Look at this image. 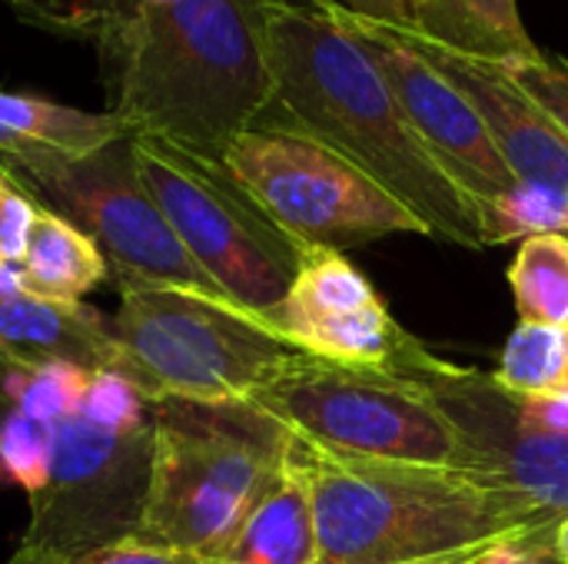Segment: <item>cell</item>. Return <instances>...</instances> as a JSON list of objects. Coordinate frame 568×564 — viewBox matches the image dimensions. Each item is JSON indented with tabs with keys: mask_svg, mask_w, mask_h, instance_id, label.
Returning <instances> with one entry per match:
<instances>
[{
	"mask_svg": "<svg viewBox=\"0 0 568 564\" xmlns=\"http://www.w3.org/2000/svg\"><path fill=\"white\" fill-rule=\"evenodd\" d=\"M106 3H130V0H106Z\"/></svg>",
	"mask_w": 568,
	"mask_h": 564,
	"instance_id": "32",
	"label": "cell"
},
{
	"mask_svg": "<svg viewBox=\"0 0 568 564\" xmlns=\"http://www.w3.org/2000/svg\"><path fill=\"white\" fill-rule=\"evenodd\" d=\"M486 564H556L549 555V539L532 542V545H516V548H499Z\"/></svg>",
	"mask_w": 568,
	"mask_h": 564,
	"instance_id": "29",
	"label": "cell"
},
{
	"mask_svg": "<svg viewBox=\"0 0 568 564\" xmlns=\"http://www.w3.org/2000/svg\"><path fill=\"white\" fill-rule=\"evenodd\" d=\"M7 564H206L196 555L186 552H170V548H150V545H136V542H123L113 548H100L90 555H77V558H33L23 552H13Z\"/></svg>",
	"mask_w": 568,
	"mask_h": 564,
	"instance_id": "27",
	"label": "cell"
},
{
	"mask_svg": "<svg viewBox=\"0 0 568 564\" xmlns=\"http://www.w3.org/2000/svg\"><path fill=\"white\" fill-rule=\"evenodd\" d=\"M150 396L123 372H93L80 412L106 429H133L150 422Z\"/></svg>",
	"mask_w": 568,
	"mask_h": 564,
	"instance_id": "23",
	"label": "cell"
},
{
	"mask_svg": "<svg viewBox=\"0 0 568 564\" xmlns=\"http://www.w3.org/2000/svg\"><path fill=\"white\" fill-rule=\"evenodd\" d=\"M549 555L556 564H568V515H562V522L556 525V532L549 539Z\"/></svg>",
	"mask_w": 568,
	"mask_h": 564,
	"instance_id": "30",
	"label": "cell"
},
{
	"mask_svg": "<svg viewBox=\"0 0 568 564\" xmlns=\"http://www.w3.org/2000/svg\"><path fill=\"white\" fill-rule=\"evenodd\" d=\"M110 332L150 402L160 396L250 402L303 356L260 319L166 286H120Z\"/></svg>",
	"mask_w": 568,
	"mask_h": 564,
	"instance_id": "7",
	"label": "cell"
},
{
	"mask_svg": "<svg viewBox=\"0 0 568 564\" xmlns=\"http://www.w3.org/2000/svg\"><path fill=\"white\" fill-rule=\"evenodd\" d=\"M133 133L116 113L77 110L37 93H17L0 86V156L27 150L53 153H93L120 136Z\"/></svg>",
	"mask_w": 568,
	"mask_h": 564,
	"instance_id": "17",
	"label": "cell"
},
{
	"mask_svg": "<svg viewBox=\"0 0 568 564\" xmlns=\"http://www.w3.org/2000/svg\"><path fill=\"white\" fill-rule=\"evenodd\" d=\"M206 564H320L313 489L300 459L296 435L280 475L250 509L223 552Z\"/></svg>",
	"mask_w": 568,
	"mask_h": 564,
	"instance_id": "16",
	"label": "cell"
},
{
	"mask_svg": "<svg viewBox=\"0 0 568 564\" xmlns=\"http://www.w3.org/2000/svg\"><path fill=\"white\" fill-rule=\"evenodd\" d=\"M0 352L63 359L87 372H123L130 362L110 332V316L87 302H57L37 293L0 296Z\"/></svg>",
	"mask_w": 568,
	"mask_h": 564,
	"instance_id": "15",
	"label": "cell"
},
{
	"mask_svg": "<svg viewBox=\"0 0 568 564\" xmlns=\"http://www.w3.org/2000/svg\"><path fill=\"white\" fill-rule=\"evenodd\" d=\"M320 3L383 73L416 136L453 176V183L479 206L486 226L493 213L519 189L523 180L509 170V163L496 150L473 103L409 43H403L386 23L346 13L333 0H320Z\"/></svg>",
	"mask_w": 568,
	"mask_h": 564,
	"instance_id": "12",
	"label": "cell"
},
{
	"mask_svg": "<svg viewBox=\"0 0 568 564\" xmlns=\"http://www.w3.org/2000/svg\"><path fill=\"white\" fill-rule=\"evenodd\" d=\"M386 372L416 386L449 419L463 472L519 492L559 519L568 515V432L523 425L493 372L439 359L416 336Z\"/></svg>",
	"mask_w": 568,
	"mask_h": 564,
	"instance_id": "11",
	"label": "cell"
},
{
	"mask_svg": "<svg viewBox=\"0 0 568 564\" xmlns=\"http://www.w3.org/2000/svg\"><path fill=\"white\" fill-rule=\"evenodd\" d=\"M300 442L320 564H486L552 539L559 515L463 469L336 459Z\"/></svg>",
	"mask_w": 568,
	"mask_h": 564,
	"instance_id": "3",
	"label": "cell"
},
{
	"mask_svg": "<svg viewBox=\"0 0 568 564\" xmlns=\"http://www.w3.org/2000/svg\"><path fill=\"white\" fill-rule=\"evenodd\" d=\"M503 66L568 133V57L539 50V57H532V60H513Z\"/></svg>",
	"mask_w": 568,
	"mask_h": 564,
	"instance_id": "25",
	"label": "cell"
},
{
	"mask_svg": "<svg viewBox=\"0 0 568 564\" xmlns=\"http://www.w3.org/2000/svg\"><path fill=\"white\" fill-rule=\"evenodd\" d=\"M493 379L523 399H568V322H519L499 352Z\"/></svg>",
	"mask_w": 568,
	"mask_h": 564,
	"instance_id": "20",
	"label": "cell"
},
{
	"mask_svg": "<svg viewBox=\"0 0 568 564\" xmlns=\"http://www.w3.org/2000/svg\"><path fill=\"white\" fill-rule=\"evenodd\" d=\"M346 13L389 23V27H423L433 0H333Z\"/></svg>",
	"mask_w": 568,
	"mask_h": 564,
	"instance_id": "28",
	"label": "cell"
},
{
	"mask_svg": "<svg viewBox=\"0 0 568 564\" xmlns=\"http://www.w3.org/2000/svg\"><path fill=\"white\" fill-rule=\"evenodd\" d=\"M133 153L150 196L190 259L240 312L273 326L303 246L253 203L223 160L150 133H133Z\"/></svg>",
	"mask_w": 568,
	"mask_h": 564,
	"instance_id": "5",
	"label": "cell"
},
{
	"mask_svg": "<svg viewBox=\"0 0 568 564\" xmlns=\"http://www.w3.org/2000/svg\"><path fill=\"white\" fill-rule=\"evenodd\" d=\"M20 269L37 296L57 302H83V296H90L97 286L113 283L110 263L97 243L50 209L37 213Z\"/></svg>",
	"mask_w": 568,
	"mask_h": 564,
	"instance_id": "18",
	"label": "cell"
},
{
	"mask_svg": "<svg viewBox=\"0 0 568 564\" xmlns=\"http://www.w3.org/2000/svg\"><path fill=\"white\" fill-rule=\"evenodd\" d=\"M223 166L300 246L349 253L399 233L429 236L376 180L303 133L256 123L223 150Z\"/></svg>",
	"mask_w": 568,
	"mask_h": 564,
	"instance_id": "9",
	"label": "cell"
},
{
	"mask_svg": "<svg viewBox=\"0 0 568 564\" xmlns=\"http://www.w3.org/2000/svg\"><path fill=\"white\" fill-rule=\"evenodd\" d=\"M7 3L27 23H40L47 30L73 33V37H90V40H97L100 27L120 7H126V3H106V0H7Z\"/></svg>",
	"mask_w": 568,
	"mask_h": 564,
	"instance_id": "24",
	"label": "cell"
},
{
	"mask_svg": "<svg viewBox=\"0 0 568 564\" xmlns=\"http://www.w3.org/2000/svg\"><path fill=\"white\" fill-rule=\"evenodd\" d=\"M136 545L213 562L280 475L293 435L250 402L160 396Z\"/></svg>",
	"mask_w": 568,
	"mask_h": 564,
	"instance_id": "4",
	"label": "cell"
},
{
	"mask_svg": "<svg viewBox=\"0 0 568 564\" xmlns=\"http://www.w3.org/2000/svg\"><path fill=\"white\" fill-rule=\"evenodd\" d=\"M136 3H173V0H136Z\"/></svg>",
	"mask_w": 568,
	"mask_h": 564,
	"instance_id": "31",
	"label": "cell"
},
{
	"mask_svg": "<svg viewBox=\"0 0 568 564\" xmlns=\"http://www.w3.org/2000/svg\"><path fill=\"white\" fill-rule=\"evenodd\" d=\"M250 406L336 459L459 469V439L449 419L416 386L389 372L346 369L303 352Z\"/></svg>",
	"mask_w": 568,
	"mask_h": 564,
	"instance_id": "8",
	"label": "cell"
},
{
	"mask_svg": "<svg viewBox=\"0 0 568 564\" xmlns=\"http://www.w3.org/2000/svg\"><path fill=\"white\" fill-rule=\"evenodd\" d=\"M270 329L313 359L376 372H386L413 339L363 269L326 246H303L290 296Z\"/></svg>",
	"mask_w": 568,
	"mask_h": 564,
	"instance_id": "13",
	"label": "cell"
},
{
	"mask_svg": "<svg viewBox=\"0 0 568 564\" xmlns=\"http://www.w3.org/2000/svg\"><path fill=\"white\" fill-rule=\"evenodd\" d=\"M266 60L273 100L256 123L329 146L396 196L429 236L489 249L479 206L426 150L383 73L320 0H280L270 10Z\"/></svg>",
	"mask_w": 568,
	"mask_h": 564,
	"instance_id": "1",
	"label": "cell"
},
{
	"mask_svg": "<svg viewBox=\"0 0 568 564\" xmlns=\"http://www.w3.org/2000/svg\"><path fill=\"white\" fill-rule=\"evenodd\" d=\"M37 213L40 206L7 173H0V263L3 266L23 263Z\"/></svg>",
	"mask_w": 568,
	"mask_h": 564,
	"instance_id": "26",
	"label": "cell"
},
{
	"mask_svg": "<svg viewBox=\"0 0 568 564\" xmlns=\"http://www.w3.org/2000/svg\"><path fill=\"white\" fill-rule=\"evenodd\" d=\"M57 425H47L0 396V485L40 495L50 479Z\"/></svg>",
	"mask_w": 568,
	"mask_h": 564,
	"instance_id": "22",
	"label": "cell"
},
{
	"mask_svg": "<svg viewBox=\"0 0 568 564\" xmlns=\"http://www.w3.org/2000/svg\"><path fill=\"white\" fill-rule=\"evenodd\" d=\"M389 27V23H386ZM403 43H409L429 66H436L479 113L496 150L509 170L529 183L552 189L568 199V133L539 106L503 63L463 53L423 30L389 27Z\"/></svg>",
	"mask_w": 568,
	"mask_h": 564,
	"instance_id": "14",
	"label": "cell"
},
{
	"mask_svg": "<svg viewBox=\"0 0 568 564\" xmlns=\"http://www.w3.org/2000/svg\"><path fill=\"white\" fill-rule=\"evenodd\" d=\"M413 30L496 63L532 60L542 50L529 37L516 0H433L423 27Z\"/></svg>",
	"mask_w": 568,
	"mask_h": 564,
	"instance_id": "19",
	"label": "cell"
},
{
	"mask_svg": "<svg viewBox=\"0 0 568 564\" xmlns=\"http://www.w3.org/2000/svg\"><path fill=\"white\" fill-rule=\"evenodd\" d=\"M280 0L126 3L97 33L116 113L150 133L223 160L273 100L266 23Z\"/></svg>",
	"mask_w": 568,
	"mask_h": 564,
	"instance_id": "2",
	"label": "cell"
},
{
	"mask_svg": "<svg viewBox=\"0 0 568 564\" xmlns=\"http://www.w3.org/2000/svg\"><path fill=\"white\" fill-rule=\"evenodd\" d=\"M0 173H7L40 209L63 216L90 236L106 256L116 289L166 286L233 306L190 259L150 196L136 166L133 133L93 153L27 150L0 156Z\"/></svg>",
	"mask_w": 568,
	"mask_h": 564,
	"instance_id": "6",
	"label": "cell"
},
{
	"mask_svg": "<svg viewBox=\"0 0 568 564\" xmlns=\"http://www.w3.org/2000/svg\"><path fill=\"white\" fill-rule=\"evenodd\" d=\"M509 289L519 322H568V233H536L519 239L509 266Z\"/></svg>",
	"mask_w": 568,
	"mask_h": 564,
	"instance_id": "21",
	"label": "cell"
},
{
	"mask_svg": "<svg viewBox=\"0 0 568 564\" xmlns=\"http://www.w3.org/2000/svg\"><path fill=\"white\" fill-rule=\"evenodd\" d=\"M153 465V412L133 429H106L80 409L57 425L50 479L30 499L20 548L77 558L136 539Z\"/></svg>",
	"mask_w": 568,
	"mask_h": 564,
	"instance_id": "10",
	"label": "cell"
}]
</instances>
